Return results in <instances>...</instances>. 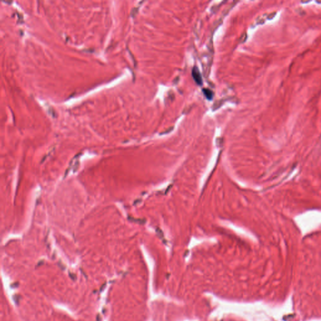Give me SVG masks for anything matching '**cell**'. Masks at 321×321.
Returning a JSON list of instances; mask_svg holds the SVG:
<instances>
[{
	"label": "cell",
	"instance_id": "1",
	"mask_svg": "<svg viewBox=\"0 0 321 321\" xmlns=\"http://www.w3.org/2000/svg\"><path fill=\"white\" fill-rule=\"evenodd\" d=\"M192 75H193V77L194 78V81L196 82V83L199 86H201L203 84L202 77H201L200 72H199L198 68L196 67H194L193 68Z\"/></svg>",
	"mask_w": 321,
	"mask_h": 321
},
{
	"label": "cell",
	"instance_id": "2",
	"mask_svg": "<svg viewBox=\"0 0 321 321\" xmlns=\"http://www.w3.org/2000/svg\"><path fill=\"white\" fill-rule=\"evenodd\" d=\"M203 92L204 94V96L207 97V98L209 100H211L213 98V92L211 91L210 90H209V89H207V88H204L203 89Z\"/></svg>",
	"mask_w": 321,
	"mask_h": 321
}]
</instances>
